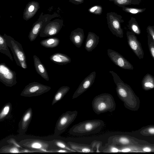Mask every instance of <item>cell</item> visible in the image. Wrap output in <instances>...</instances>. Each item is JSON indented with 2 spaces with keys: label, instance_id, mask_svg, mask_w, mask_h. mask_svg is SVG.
Listing matches in <instances>:
<instances>
[{
  "label": "cell",
  "instance_id": "cell-14",
  "mask_svg": "<svg viewBox=\"0 0 154 154\" xmlns=\"http://www.w3.org/2000/svg\"><path fill=\"white\" fill-rule=\"evenodd\" d=\"M32 116V108H28L23 113L19 123L18 132L20 135H23L27 131Z\"/></svg>",
  "mask_w": 154,
  "mask_h": 154
},
{
  "label": "cell",
  "instance_id": "cell-21",
  "mask_svg": "<svg viewBox=\"0 0 154 154\" xmlns=\"http://www.w3.org/2000/svg\"><path fill=\"white\" fill-rule=\"evenodd\" d=\"M34 152V151L28 150L23 148H20L15 145L9 144L8 145H5L1 147L0 149V153H22L25 152Z\"/></svg>",
  "mask_w": 154,
  "mask_h": 154
},
{
  "label": "cell",
  "instance_id": "cell-39",
  "mask_svg": "<svg viewBox=\"0 0 154 154\" xmlns=\"http://www.w3.org/2000/svg\"><path fill=\"white\" fill-rule=\"evenodd\" d=\"M148 131L149 133L151 134H154V128H150L149 130Z\"/></svg>",
  "mask_w": 154,
  "mask_h": 154
},
{
  "label": "cell",
  "instance_id": "cell-20",
  "mask_svg": "<svg viewBox=\"0 0 154 154\" xmlns=\"http://www.w3.org/2000/svg\"><path fill=\"white\" fill-rule=\"evenodd\" d=\"M50 60L54 63L60 65H65L71 62V58L66 54L56 53L50 57Z\"/></svg>",
  "mask_w": 154,
  "mask_h": 154
},
{
  "label": "cell",
  "instance_id": "cell-18",
  "mask_svg": "<svg viewBox=\"0 0 154 154\" xmlns=\"http://www.w3.org/2000/svg\"><path fill=\"white\" fill-rule=\"evenodd\" d=\"M34 66L35 69L39 75L47 81L49 80V77L47 70L39 58L36 55L33 56Z\"/></svg>",
  "mask_w": 154,
  "mask_h": 154
},
{
  "label": "cell",
  "instance_id": "cell-38",
  "mask_svg": "<svg viewBox=\"0 0 154 154\" xmlns=\"http://www.w3.org/2000/svg\"><path fill=\"white\" fill-rule=\"evenodd\" d=\"M143 150L146 152H150L151 151V149L148 147H145L143 149Z\"/></svg>",
  "mask_w": 154,
  "mask_h": 154
},
{
  "label": "cell",
  "instance_id": "cell-22",
  "mask_svg": "<svg viewBox=\"0 0 154 154\" xmlns=\"http://www.w3.org/2000/svg\"><path fill=\"white\" fill-rule=\"evenodd\" d=\"M70 88L67 86L60 87L55 94L52 102L53 105L60 100L69 91Z\"/></svg>",
  "mask_w": 154,
  "mask_h": 154
},
{
  "label": "cell",
  "instance_id": "cell-23",
  "mask_svg": "<svg viewBox=\"0 0 154 154\" xmlns=\"http://www.w3.org/2000/svg\"><path fill=\"white\" fill-rule=\"evenodd\" d=\"M60 40L57 38L51 37L41 41L40 43L43 46L47 48H55L59 45Z\"/></svg>",
  "mask_w": 154,
  "mask_h": 154
},
{
  "label": "cell",
  "instance_id": "cell-5",
  "mask_svg": "<svg viewBox=\"0 0 154 154\" xmlns=\"http://www.w3.org/2000/svg\"><path fill=\"white\" fill-rule=\"evenodd\" d=\"M76 110L67 111L63 113L58 119L55 128L54 135L57 136L64 132L76 118Z\"/></svg>",
  "mask_w": 154,
  "mask_h": 154
},
{
  "label": "cell",
  "instance_id": "cell-11",
  "mask_svg": "<svg viewBox=\"0 0 154 154\" xmlns=\"http://www.w3.org/2000/svg\"><path fill=\"white\" fill-rule=\"evenodd\" d=\"M107 55L111 61L116 66L126 69L133 70V65L127 59L117 52L108 49L107 50Z\"/></svg>",
  "mask_w": 154,
  "mask_h": 154
},
{
  "label": "cell",
  "instance_id": "cell-34",
  "mask_svg": "<svg viewBox=\"0 0 154 154\" xmlns=\"http://www.w3.org/2000/svg\"><path fill=\"white\" fill-rule=\"evenodd\" d=\"M94 152H100V148L101 146L102 142L101 141L94 140L90 144Z\"/></svg>",
  "mask_w": 154,
  "mask_h": 154
},
{
  "label": "cell",
  "instance_id": "cell-24",
  "mask_svg": "<svg viewBox=\"0 0 154 154\" xmlns=\"http://www.w3.org/2000/svg\"><path fill=\"white\" fill-rule=\"evenodd\" d=\"M143 87L145 89L154 88V77L149 73H147L143 78L142 81Z\"/></svg>",
  "mask_w": 154,
  "mask_h": 154
},
{
  "label": "cell",
  "instance_id": "cell-4",
  "mask_svg": "<svg viewBox=\"0 0 154 154\" xmlns=\"http://www.w3.org/2000/svg\"><path fill=\"white\" fill-rule=\"evenodd\" d=\"M3 36L13 54L17 64L23 69L27 68L26 57L21 44L5 33Z\"/></svg>",
  "mask_w": 154,
  "mask_h": 154
},
{
  "label": "cell",
  "instance_id": "cell-8",
  "mask_svg": "<svg viewBox=\"0 0 154 154\" xmlns=\"http://www.w3.org/2000/svg\"><path fill=\"white\" fill-rule=\"evenodd\" d=\"M50 87L33 82L26 85L20 94L21 96L30 97L40 95L49 91Z\"/></svg>",
  "mask_w": 154,
  "mask_h": 154
},
{
  "label": "cell",
  "instance_id": "cell-13",
  "mask_svg": "<svg viewBox=\"0 0 154 154\" xmlns=\"http://www.w3.org/2000/svg\"><path fill=\"white\" fill-rule=\"evenodd\" d=\"M96 75V72L93 71L85 78L74 92L72 98H77L90 88L94 82Z\"/></svg>",
  "mask_w": 154,
  "mask_h": 154
},
{
  "label": "cell",
  "instance_id": "cell-29",
  "mask_svg": "<svg viewBox=\"0 0 154 154\" xmlns=\"http://www.w3.org/2000/svg\"><path fill=\"white\" fill-rule=\"evenodd\" d=\"M55 145L58 148L66 149L71 151L72 152H76L71 149L67 144V143L63 140L59 139H54L53 140Z\"/></svg>",
  "mask_w": 154,
  "mask_h": 154
},
{
  "label": "cell",
  "instance_id": "cell-7",
  "mask_svg": "<svg viewBox=\"0 0 154 154\" xmlns=\"http://www.w3.org/2000/svg\"><path fill=\"white\" fill-rule=\"evenodd\" d=\"M57 13L51 14H44L42 12L38 20L32 26L28 35V38L31 42L35 40L40 34L43 26L48 22L57 17Z\"/></svg>",
  "mask_w": 154,
  "mask_h": 154
},
{
  "label": "cell",
  "instance_id": "cell-31",
  "mask_svg": "<svg viewBox=\"0 0 154 154\" xmlns=\"http://www.w3.org/2000/svg\"><path fill=\"white\" fill-rule=\"evenodd\" d=\"M88 11L90 13L97 15H100L103 12V9L101 6L95 5L90 8Z\"/></svg>",
  "mask_w": 154,
  "mask_h": 154
},
{
  "label": "cell",
  "instance_id": "cell-1",
  "mask_svg": "<svg viewBox=\"0 0 154 154\" xmlns=\"http://www.w3.org/2000/svg\"><path fill=\"white\" fill-rule=\"evenodd\" d=\"M23 147L28 150L43 152H55L59 148L53 140L48 141L40 137L29 136L22 139L18 142Z\"/></svg>",
  "mask_w": 154,
  "mask_h": 154
},
{
  "label": "cell",
  "instance_id": "cell-6",
  "mask_svg": "<svg viewBox=\"0 0 154 154\" xmlns=\"http://www.w3.org/2000/svg\"><path fill=\"white\" fill-rule=\"evenodd\" d=\"M106 18L108 27L113 34L118 37L123 38L124 32L121 23L124 20L122 16L111 12L107 13Z\"/></svg>",
  "mask_w": 154,
  "mask_h": 154
},
{
  "label": "cell",
  "instance_id": "cell-17",
  "mask_svg": "<svg viewBox=\"0 0 154 154\" xmlns=\"http://www.w3.org/2000/svg\"><path fill=\"white\" fill-rule=\"evenodd\" d=\"M99 37L94 32H88L85 43V48L88 52H91L95 48L99 42Z\"/></svg>",
  "mask_w": 154,
  "mask_h": 154
},
{
  "label": "cell",
  "instance_id": "cell-16",
  "mask_svg": "<svg viewBox=\"0 0 154 154\" xmlns=\"http://www.w3.org/2000/svg\"><path fill=\"white\" fill-rule=\"evenodd\" d=\"M39 3L35 1L29 2L26 5L23 14V18L28 20L33 17L39 8Z\"/></svg>",
  "mask_w": 154,
  "mask_h": 154
},
{
  "label": "cell",
  "instance_id": "cell-25",
  "mask_svg": "<svg viewBox=\"0 0 154 154\" xmlns=\"http://www.w3.org/2000/svg\"><path fill=\"white\" fill-rule=\"evenodd\" d=\"M8 46L6 41L3 35H0V52L7 57L13 61L12 56L8 48Z\"/></svg>",
  "mask_w": 154,
  "mask_h": 154
},
{
  "label": "cell",
  "instance_id": "cell-30",
  "mask_svg": "<svg viewBox=\"0 0 154 154\" xmlns=\"http://www.w3.org/2000/svg\"><path fill=\"white\" fill-rule=\"evenodd\" d=\"M123 11L129 14H137L142 13L146 9V8H133L125 6L122 7Z\"/></svg>",
  "mask_w": 154,
  "mask_h": 154
},
{
  "label": "cell",
  "instance_id": "cell-15",
  "mask_svg": "<svg viewBox=\"0 0 154 154\" xmlns=\"http://www.w3.org/2000/svg\"><path fill=\"white\" fill-rule=\"evenodd\" d=\"M85 37L83 29L78 28L71 32L69 38L72 42L78 48H80L84 40Z\"/></svg>",
  "mask_w": 154,
  "mask_h": 154
},
{
  "label": "cell",
  "instance_id": "cell-37",
  "mask_svg": "<svg viewBox=\"0 0 154 154\" xmlns=\"http://www.w3.org/2000/svg\"><path fill=\"white\" fill-rule=\"evenodd\" d=\"M55 152H64V153H69L72 152L71 151L65 149H64L59 148L57 149L56 150Z\"/></svg>",
  "mask_w": 154,
  "mask_h": 154
},
{
  "label": "cell",
  "instance_id": "cell-26",
  "mask_svg": "<svg viewBox=\"0 0 154 154\" xmlns=\"http://www.w3.org/2000/svg\"><path fill=\"white\" fill-rule=\"evenodd\" d=\"M128 29L135 35H140L141 31L140 26L136 19L132 17L129 21L127 25Z\"/></svg>",
  "mask_w": 154,
  "mask_h": 154
},
{
  "label": "cell",
  "instance_id": "cell-10",
  "mask_svg": "<svg viewBox=\"0 0 154 154\" xmlns=\"http://www.w3.org/2000/svg\"><path fill=\"white\" fill-rule=\"evenodd\" d=\"M0 81L9 87H12L17 83L16 72L3 63L0 64Z\"/></svg>",
  "mask_w": 154,
  "mask_h": 154
},
{
  "label": "cell",
  "instance_id": "cell-33",
  "mask_svg": "<svg viewBox=\"0 0 154 154\" xmlns=\"http://www.w3.org/2000/svg\"><path fill=\"white\" fill-rule=\"evenodd\" d=\"M147 44L150 55L154 60V41L147 35Z\"/></svg>",
  "mask_w": 154,
  "mask_h": 154
},
{
  "label": "cell",
  "instance_id": "cell-28",
  "mask_svg": "<svg viewBox=\"0 0 154 154\" xmlns=\"http://www.w3.org/2000/svg\"><path fill=\"white\" fill-rule=\"evenodd\" d=\"M12 109V105L10 102L6 103L3 106L0 112V122L3 121L9 116Z\"/></svg>",
  "mask_w": 154,
  "mask_h": 154
},
{
  "label": "cell",
  "instance_id": "cell-19",
  "mask_svg": "<svg viewBox=\"0 0 154 154\" xmlns=\"http://www.w3.org/2000/svg\"><path fill=\"white\" fill-rule=\"evenodd\" d=\"M68 145L76 152L82 153L94 152L91 145L79 143L72 142L67 143Z\"/></svg>",
  "mask_w": 154,
  "mask_h": 154
},
{
  "label": "cell",
  "instance_id": "cell-35",
  "mask_svg": "<svg viewBox=\"0 0 154 154\" xmlns=\"http://www.w3.org/2000/svg\"><path fill=\"white\" fill-rule=\"evenodd\" d=\"M147 35H149L154 41V25L148 26L146 29Z\"/></svg>",
  "mask_w": 154,
  "mask_h": 154
},
{
  "label": "cell",
  "instance_id": "cell-12",
  "mask_svg": "<svg viewBox=\"0 0 154 154\" xmlns=\"http://www.w3.org/2000/svg\"><path fill=\"white\" fill-rule=\"evenodd\" d=\"M127 42L130 48L140 59L144 57V52L140 42L138 40L135 34L131 31L126 32Z\"/></svg>",
  "mask_w": 154,
  "mask_h": 154
},
{
  "label": "cell",
  "instance_id": "cell-32",
  "mask_svg": "<svg viewBox=\"0 0 154 154\" xmlns=\"http://www.w3.org/2000/svg\"><path fill=\"white\" fill-rule=\"evenodd\" d=\"M107 147L104 149L102 152L105 153H116L120 152L119 148L112 144H108Z\"/></svg>",
  "mask_w": 154,
  "mask_h": 154
},
{
  "label": "cell",
  "instance_id": "cell-36",
  "mask_svg": "<svg viewBox=\"0 0 154 154\" xmlns=\"http://www.w3.org/2000/svg\"><path fill=\"white\" fill-rule=\"evenodd\" d=\"M69 2L75 5H79L84 2V0H69Z\"/></svg>",
  "mask_w": 154,
  "mask_h": 154
},
{
  "label": "cell",
  "instance_id": "cell-3",
  "mask_svg": "<svg viewBox=\"0 0 154 154\" xmlns=\"http://www.w3.org/2000/svg\"><path fill=\"white\" fill-rule=\"evenodd\" d=\"M94 112L97 115L108 112L114 111L116 104L112 96L110 94L104 93L96 96L92 102Z\"/></svg>",
  "mask_w": 154,
  "mask_h": 154
},
{
  "label": "cell",
  "instance_id": "cell-27",
  "mask_svg": "<svg viewBox=\"0 0 154 154\" xmlns=\"http://www.w3.org/2000/svg\"><path fill=\"white\" fill-rule=\"evenodd\" d=\"M112 2L116 5L120 7L128 5H140L143 0H109Z\"/></svg>",
  "mask_w": 154,
  "mask_h": 154
},
{
  "label": "cell",
  "instance_id": "cell-2",
  "mask_svg": "<svg viewBox=\"0 0 154 154\" xmlns=\"http://www.w3.org/2000/svg\"><path fill=\"white\" fill-rule=\"evenodd\" d=\"M104 126V122L100 119L85 120L73 125L69 132L71 135L82 136L100 132Z\"/></svg>",
  "mask_w": 154,
  "mask_h": 154
},
{
  "label": "cell",
  "instance_id": "cell-9",
  "mask_svg": "<svg viewBox=\"0 0 154 154\" xmlns=\"http://www.w3.org/2000/svg\"><path fill=\"white\" fill-rule=\"evenodd\" d=\"M62 19H57L47 22L42 28L39 34L40 37H52L57 35L63 26Z\"/></svg>",
  "mask_w": 154,
  "mask_h": 154
}]
</instances>
